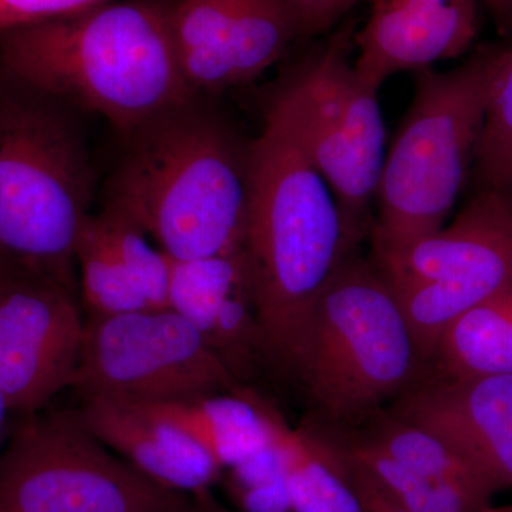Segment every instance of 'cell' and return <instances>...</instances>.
<instances>
[{
	"label": "cell",
	"instance_id": "cell-1",
	"mask_svg": "<svg viewBox=\"0 0 512 512\" xmlns=\"http://www.w3.org/2000/svg\"><path fill=\"white\" fill-rule=\"evenodd\" d=\"M173 6L110 2L0 33V74L124 137L195 97L178 62Z\"/></svg>",
	"mask_w": 512,
	"mask_h": 512
},
{
	"label": "cell",
	"instance_id": "cell-2",
	"mask_svg": "<svg viewBox=\"0 0 512 512\" xmlns=\"http://www.w3.org/2000/svg\"><path fill=\"white\" fill-rule=\"evenodd\" d=\"M104 208L134 222L173 261L244 248L251 143L195 99L124 137Z\"/></svg>",
	"mask_w": 512,
	"mask_h": 512
},
{
	"label": "cell",
	"instance_id": "cell-3",
	"mask_svg": "<svg viewBox=\"0 0 512 512\" xmlns=\"http://www.w3.org/2000/svg\"><path fill=\"white\" fill-rule=\"evenodd\" d=\"M360 241L325 178L265 123L249 153L244 249L274 375L291 382L313 305Z\"/></svg>",
	"mask_w": 512,
	"mask_h": 512
},
{
	"label": "cell",
	"instance_id": "cell-4",
	"mask_svg": "<svg viewBox=\"0 0 512 512\" xmlns=\"http://www.w3.org/2000/svg\"><path fill=\"white\" fill-rule=\"evenodd\" d=\"M427 372L393 286L372 261L350 256L316 299L293 367L305 421L352 433Z\"/></svg>",
	"mask_w": 512,
	"mask_h": 512
},
{
	"label": "cell",
	"instance_id": "cell-5",
	"mask_svg": "<svg viewBox=\"0 0 512 512\" xmlns=\"http://www.w3.org/2000/svg\"><path fill=\"white\" fill-rule=\"evenodd\" d=\"M70 110L2 76L0 249L79 295L76 249L92 215L94 177Z\"/></svg>",
	"mask_w": 512,
	"mask_h": 512
},
{
	"label": "cell",
	"instance_id": "cell-6",
	"mask_svg": "<svg viewBox=\"0 0 512 512\" xmlns=\"http://www.w3.org/2000/svg\"><path fill=\"white\" fill-rule=\"evenodd\" d=\"M493 63L491 46L450 72L417 74L412 106L377 184L372 256L400 251L443 228L476 160Z\"/></svg>",
	"mask_w": 512,
	"mask_h": 512
},
{
	"label": "cell",
	"instance_id": "cell-7",
	"mask_svg": "<svg viewBox=\"0 0 512 512\" xmlns=\"http://www.w3.org/2000/svg\"><path fill=\"white\" fill-rule=\"evenodd\" d=\"M355 28L343 26L318 52L292 67L265 110L328 183L350 227L365 238L386 157L377 92L350 60Z\"/></svg>",
	"mask_w": 512,
	"mask_h": 512
},
{
	"label": "cell",
	"instance_id": "cell-8",
	"mask_svg": "<svg viewBox=\"0 0 512 512\" xmlns=\"http://www.w3.org/2000/svg\"><path fill=\"white\" fill-rule=\"evenodd\" d=\"M188 497L116 456L74 410L19 417L0 451L8 512H170Z\"/></svg>",
	"mask_w": 512,
	"mask_h": 512
},
{
	"label": "cell",
	"instance_id": "cell-9",
	"mask_svg": "<svg viewBox=\"0 0 512 512\" xmlns=\"http://www.w3.org/2000/svg\"><path fill=\"white\" fill-rule=\"evenodd\" d=\"M372 262L430 366L448 326L512 281V195L484 190L453 224Z\"/></svg>",
	"mask_w": 512,
	"mask_h": 512
},
{
	"label": "cell",
	"instance_id": "cell-10",
	"mask_svg": "<svg viewBox=\"0 0 512 512\" xmlns=\"http://www.w3.org/2000/svg\"><path fill=\"white\" fill-rule=\"evenodd\" d=\"M72 387L82 397L163 403L237 393L247 386L187 319L165 308L86 318Z\"/></svg>",
	"mask_w": 512,
	"mask_h": 512
},
{
	"label": "cell",
	"instance_id": "cell-11",
	"mask_svg": "<svg viewBox=\"0 0 512 512\" xmlns=\"http://www.w3.org/2000/svg\"><path fill=\"white\" fill-rule=\"evenodd\" d=\"M79 295L23 272L0 286V387L16 419L46 409L72 387L86 318Z\"/></svg>",
	"mask_w": 512,
	"mask_h": 512
},
{
	"label": "cell",
	"instance_id": "cell-12",
	"mask_svg": "<svg viewBox=\"0 0 512 512\" xmlns=\"http://www.w3.org/2000/svg\"><path fill=\"white\" fill-rule=\"evenodd\" d=\"M168 308L198 330L242 386L251 387L265 373L274 375L244 248L173 261Z\"/></svg>",
	"mask_w": 512,
	"mask_h": 512
},
{
	"label": "cell",
	"instance_id": "cell-13",
	"mask_svg": "<svg viewBox=\"0 0 512 512\" xmlns=\"http://www.w3.org/2000/svg\"><path fill=\"white\" fill-rule=\"evenodd\" d=\"M387 410L443 437L495 493L512 490V373L470 379L427 373Z\"/></svg>",
	"mask_w": 512,
	"mask_h": 512
},
{
	"label": "cell",
	"instance_id": "cell-14",
	"mask_svg": "<svg viewBox=\"0 0 512 512\" xmlns=\"http://www.w3.org/2000/svg\"><path fill=\"white\" fill-rule=\"evenodd\" d=\"M476 37V0H372L355 67L380 89L393 74L463 55Z\"/></svg>",
	"mask_w": 512,
	"mask_h": 512
},
{
	"label": "cell",
	"instance_id": "cell-15",
	"mask_svg": "<svg viewBox=\"0 0 512 512\" xmlns=\"http://www.w3.org/2000/svg\"><path fill=\"white\" fill-rule=\"evenodd\" d=\"M74 410L90 433L141 474L185 495L208 493L224 468L180 427L136 400L82 397Z\"/></svg>",
	"mask_w": 512,
	"mask_h": 512
},
{
	"label": "cell",
	"instance_id": "cell-16",
	"mask_svg": "<svg viewBox=\"0 0 512 512\" xmlns=\"http://www.w3.org/2000/svg\"><path fill=\"white\" fill-rule=\"evenodd\" d=\"M256 402L281 456L291 512H363L339 444L308 421L292 426L259 393Z\"/></svg>",
	"mask_w": 512,
	"mask_h": 512
},
{
	"label": "cell",
	"instance_id": "cell-17",
	"mask_svg": "<svg viewBox=\"0 0 512 512\" xmlns=\"http://www.w3.org/2000/svg\"><path fill=\"white\" fill-rule=\"evenodd\" d=\"M141 403L190 434L224 470L271 443L252 387L187 402Z\"/></svg>",
	"mask_w": 512,
	"mask_h": 512
},
{
	"label": "cell",
	"instance_id": "cell-18",
	"mask_svg": "<svg viewBox=\"0 0 512 512\" xmlns=\"http://www.w3.org/2000/svg\"><path fill=\"white\" fill-rule=\"evenodd\" d=\"M345 434L375 447L414 473L466 495L480 508L490 504L495 494L476 468L443 437L390 410H380L365 426Z\"/></svg>",
	"mask_w": 512,
	"mask_h": 512
},
{
	"label": "cell",
	"instance_id": "cell-19",
	"mask_svg": "<svg viewBox=\"0 0 512 512\" xmlns=\"http://www.w3.org/2000/svg\"><path fill=\"white\" fill-rule=\"evenodd\" d=\"M427 373L444 379L512 373V281L448 326Z\"/></svg>",
	"mask_w": 512,
	"mask_h": 512
},
{
	"label": "cell",
	"instance_id": "cell-20",
	"mask_svg": "<svg viewBox=\"0 0 512 512\" xmlns=\"http://www.w3.org/2000/svg\"><path fill=\"white\" fill-rule=\"evenodd\" d=\"M237 0H180L171 10L178 62L195 93L231 86Z\"/></svg>",
	"mask_w": 512,
	"mask_h": 512
},
{
	"label": "cell",
	"instance_id": "cell-21",
	"mask_svg": "<svg viewBox=\"0 0 512 512\" xmlns=\"http://www.w3.org/2000/svg\"><path fill=\"white\" fill-rule=\"evenodd\" d=\"M76 266L86 318L151 309L94 214L90 215L80 235Z\"/></svg>",
	"mask_w": 512,
	"mask_h": 512
},
{
	"label": "cell",
	"instance_id": "cell-22",
	"mask_svg": "<svg viewBox=\"0 0 512 512\" xmlns=\"http://www.w3.org/2000/svg\"><path fill=\"white\" fill-rule=\"evenodd\" d=\"M299 36L284 0H237L231 35V86L265 73Z\"/></svg>",
	"mask_w": 512,
	"mask_h": 512
},
{
	"label": "cell",
	"instance_id": "cell-23",
	"mask_svg": "<svg viewBox=\"0 0 512 512\" xmlns=\"http://www.w3.org/2000/svg\"><path fill=\"white\" fill-rule=\"evenodd\" d=\"M322 430V429H320ZM325 431V430H323ZM328 433L348 456L366 468L384 490L407 512H478L466 495L414 473L375 447L348 436Z\"/></svg>",
	"mask_w": 512,
	"mask_h": 512
},
{
	"label": "cell",
	"instance_id": "cell-24",
	"mask_svg": "<svg viewBox=\"0 0 512 512\" xmlns=\"http://www.w3.org/2000/svg\"><path fill=\"white\" fill-rule=\"evenodd\" d=\"M474 161L484 190L512 195V43L494 46L487 109Z\"/></svg>",
	"mask_w": 512,
	"mask_h": 512
},
{
	"label": "cell",
	"instance_id": "cell-25",
	"mask_svg": "<svg viewBox=\"0 0 512 512\" xmlns=\"http://www.w3.org/2000/svg\"><path fill=\"white\" fill-rule=\"evenodd\" d=\"M94 215L151 309L168 308L173 266L170 256L153 245V239L143 229L119 212L103 207Z\"/></svg>",
	"mask_w": 512,
	"mask_h": 512
},
{
	"label": "cell",
	"instance_id": "cell-26",
	"mask_svg": "<svg viewBox=\"0 0 512 512\" xmlns=\"http://www.w3.org/2000/svg\"><path fill=\"white\" fill-rule=\"evenodd\" d=\"M227 490L241 512H291L281 456L269 443L227 468Z\"/></svg>",
	"mask_w": 512,
	"mask_h": 512
},
{
	"label": "cell",
	"instance_id": "cell-27",
	"mask_svg": "<svg viewBox=\"0 0 512 512\" xmlns=\"http://www.w3.org/2000/svg\"><path fill=\"white\" fill-rule=\"evenodd\" d=\"M116 0H0V33L25 28Z\"/></svg>",
	"mask_w": 512,
	"mask_h": 512
},
{
	"label": "cell",
	"instance_id": "cell-28",
	"mask_svg": "<svg viewBox=\"0 0 512 512\" xmlns=\"http://www.w3.org/2000/svg\"><path fill=\"white\" fill-rule=\"evenodd\" d=\"M298 25L299 36L329 29L359 0H284Z\"/></svg>",
	"mask_w": 512,
	"mask_h": 512
},
{
	"label": "cell",
	"instance_id": "cell-29",
	"mask_svg": "<svg viewBox=\"0 0 512 512\" xmlns=\"http://www.w3.org/2000/svg\"><path fill=\"white\" fill-rule=\"evenodd\" d=\"M343 453L348 458L350 476H352L353 485H355L363 512H407L390 497L382 484L365 467L360 466L357 461L348 456L345 450H343Z\"/></svg>",
	"mask_w": 512,
	"mask_h": 512
},
{
	"label": "cell",
	"instance_id": "cell-30",
	"mask_svg": "<svg viewBox=\"0 0 512 512\" xmlns=\"http://www.w3.org/2000/svg\"><path fill=\"white\" fill-rule=\"evenodd\" d=\"M170 512H241L232 511L225 508L224 505L218 504L212 498L210 491L201 495H190L188 500L180 507Z\"/></svg>",
	"mask_w": 512,
	"mask_h": 512
},
{
	"label": "cell",
	"instance_id": "cell-31",
	"mask_svg": "<svg viewBox=\"0 0 512 512\" xmlns=\"http://www.w3.org/2000/svg\"><path fill=\"white\" fill-rule=\"evenodd\" d=\"M13 419H16L12 409H10L8 399L0 387V451L5 447L6 441L9 439L10 431L13 427Z\"/></svg>",
	"mask_w": 512,
	"mask_h": 512
},
{
	"label": "cell",
	"instance_id": "cell-32",
	"mask_svg": "<svg viewBox=\"0 0 512 512\" xmlns=\"http://www.w3.org/2000/svg\"><path fill=\"white\" fill-rule=\"evenodd\" d=\"M25 266L18 264L15 259L10 258L8 254L0 249V286L5 285L10 279L16 278V276L28 272Z\"/></svg>",
	"mask_w": 512,
	"mask_h": 512
},
{
	"label": "cell",
	"instance_id": "cell-33",
	"mask_svg": "<svg viewBox=\"0 0 512 512\" xmlns=\"http://www.w3.org/2000/svg\"><path fill=\"white\" fill-rule=\"evenodd\" d=\"M478 512H512V503L507 505H485Z\"/></svg>",
	"mask_w": 512,
	"mask_h": 512
},
{
	"label": "cell",
	"instance_id": "cell-34",
	"mask_svg": "<svg viewBox=\"0 0 512 512\" xmlns=\"http://www.w3.org/2000/svg\"><path fill=\"white\" fill-rule=\"evenodd\" d=\"M0 512H8V511H5V510H0Z\"/></svg>",
	"mask_w": 512,
	"mask_h": 512
},
{
	"label": "cell",
	"instance_id": "cell-35",
	"mask_svg": "<svg viewBox=\"0 0 512 512\" xmlns=\"http://www.w3.org/2000/svg\"><path fill=\"white\" fill-rule=\"evenodd\" d=\"M484 2H485V0H484Z\"/></svg>",
	"mask_w": 512,
	"mask_h": 512
}]
</instances>
